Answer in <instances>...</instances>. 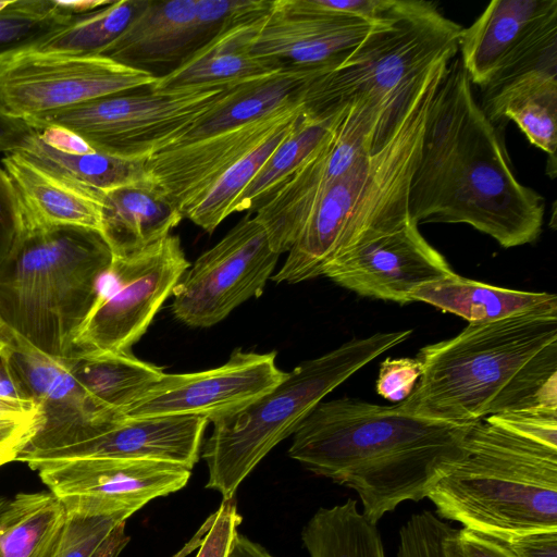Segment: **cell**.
Segmentation results:
<instances>
[{
	"mask_svg": "<svg viewBox=\"0 0 557 557\" xmlns=\"http://www.w3.org/2000/svg\"><path fill=\"white\" fill-rule=\"evenodd\" d=\"M428 498L440 518L485 534L557 530V447L487 417Z\"/></svg>",
	"mask_w": 557,
	"mask_h": 557,
	"instance_id": "obj_5",
	"label": "cell"
},
{
	"mask_svg": "<svg viewBox=\"0 0 557 557\" xmlns=\"http://www.w3.org/2000/svg\"><path fill=\"white\" fill-rule=\"evenodd\" d=\"M461 32L433 2L393 0L337 67L304 87L301 109L326 119L357 101L399 104L426 69L456 55Z\"/></svg>",
	"mask_w": 557,
	"mask_h": 557,
	"instance_id": "obj_8",
	"label": "cell"
},
{
	"mask_svg": "<svg viewBox=\"0 0 557 557\" xmlns=\"http://www.w3.org/2000/svg\"><path fill=\"white\" fill-rule=\"evenodd\" d=\"M412 330L380 332L354 338L306 360L270 392L232 416L216 420L202 458L207 488L234 498L242 482L280 442L293 435L322 399L383 352L407 341Z\"/></svg>",
	"mask_w": 557,
	"mask_h": 557,
	"instance_id": "obj_7",
	"label": "cell"
},
{
	"mask_svg": "<svg viewBox=\"0 0 557 557\" xmlns=\"http://www.w3.org/2000/svg\"><path fill=\"white\" fill-rule=\"evenodd\" d=\"M301 112L237 161L186 212L184 218L189 219L203 231L212 233L228 216L232 203L251 182L281 141L289 134Z\"/></svg>",
	"mask_w": 557,
	"mask_h": 557,
	"instance_id": "obj_35",
	"label": "cell"
},
{
	"mask_svg": "<svg viewBox=\"0 0 557 557\" xmlns=\"http://www.w3.org/2000/svg\"><path fill=\"white\" fill-rule=\"evenodd\" d=\"M1 165L15 189L23 230L76 226L101 234L103 191L40 166L18 151L5 153Z\"/></svg>",
	"mask_w": 557,
	"mask_h": 557,
	"instance_id": "obj_23",
	"label": "cell"
},
{
	"mask_svg": "<svg viewBox=\"0 0 557 557\" xmlns=\"http://www.w3.org/2000/svg\"><path fill=\"white\" fill-rule=\"evenodd\" d=\"M67 512L49 490L0 505V557H59Z\"/></svg>",
	"mask_w": 557,
	"mask_h": 557,
	"instance_id": "obj_31",
	"label": "cell"
},
{
	"mask_svg": "<svg viewBox=\"0 0 557 557\" xmlns=\"http://www.w3.org/2000/svg\"><path fill=\"white\" fill-rule=\"evenodd\" d=\"M258 15L221 30L180 65L157 77L153 90L189 88L245 82L274 73L287 65L251 52L264 16Z\"/></svg>",
	"mask_w": 557,
	"mask_h": 557,
	"instance_id": "obj_24",
	"label": "cell"
},
{
	"mask_svg": "<svg viewBox=\"0 0 557 557\" xmlns=\"http://www.w3.org/2000/svg\"><path fill=\"white\" fill-rule=\"evenodd\" d=\"M393 0H275L271 9L285 12H313L351 15L376 22Z\"/></svg>",
	"mask_w": 557,
	"mask_h": 557,
	"instance_id": "obj_39",
	"label": "cell"
},
{
	"mask_svg": "<svg viewBox=\"0 0 557 557\" xmlns=\"http://www.w3.org/2000/svg\"><path fill=\"white\" fill-rule=\"evenodd\" d=\"M455 273L410 219L358 239L338 252L322 275L362 297L406 305L420 286Z\"/></svg>",
	"mask_w": 557,
	"mask_h": 557,
	"instance_id": "obj_17",
	"label": "cell"
},
{
	"mask_svg": "<svg viewBox=\"0 0 557 557\" xmlns=\"http://www.w3.org/2000/svg\"><path fill=\"white\" fill-rule=\"evenodd\" d=\"M23 230L22 214L13 184L0 165V263Z\"/></svg>",
	"mask_w": 557,
	"mask_h": 557,
	"instance_id": "obj_43",
	"label": "cell"
},
{
	"mask_svg": "<svg viewBox=\"0 0 557 557\" xmlns=\"http://www.w3.org/2000/svg\"><path fill=\"white\" fill-rule=\"evenodd\" d=\"M478 423V422H476ZM476 423H450L354 397L319 403L293 433L290 458L354 490L375 523L428 497L467 453Z\"/></svg>",
	"mask_w": 557,
	"mask_h": 557,
	"instance_id": "obj_2",
	"label": "cell"
},
{
	"mask_svg": "<svg viewBox=\"0 0 557 557\" xmlns=\"http://www.w3.org/2000/svg\"><path fill=\"white\" fill-rule=\"evenodd\" d=\"M449 527L429 510L413 513L399 531L396 557H447Z\"/></svg>",
	"mask_w": 557,
	"mask_h": 557,
	"instance_id": "obj_37",
	"label": "cell"
},
{
	"mask_svg": "<svg viewBox=\"0 0 557 557\" xmlns=\"http://www.w3.org/2000/svg\"><path fill=\"white\" fill-rule=\"evenodd\" d=\"M120 523L107 517L67 513L59 557H91Z\"/></svg>",
	"mask_w": 557,
	"mask_h": 557,
	"instance_id": "obj_38",
	"label": "cell"
},
{
	"mask_svg": "<svg viewBox=\"0 0 557 557\" xmlns=\"http://www.w3.org/2000/svg\"><path fill=\"white\" fill-rule=\"evenodd\" d=\"M129 542L125 522L117 524L91 557H117Z\"/></svg>",
	"mask_w": 557,
	"mask_h": 557,
	"instance_id": "obj_47",
	"label": "cell"
},
{
	"mask_svg": "<svg viewBox=\"0 0 557 557\" xmlns=\"http://www.w3.org/2000/svg\"><path fill=\"white\" fill-rule=\"evenodd\" d=\"M445 547L447 557H513L487 535L467 528L449 527Z\"/></svg>",
	"mask_w": 557,
	"mask_h": 557,
	"instance_id": "obj_44",
	"label": "cell"
},
{
	"mask_svg": "<svg viewBox=\"0 0 557 557\" xmlns=\"http://www.w3.org/2000/svg\"><path fill=\"white\" fill-rule=\"evenodd\" d=\"M410 298L459 315L469 323L493 322L532 311L557 310L555 294L503 288L457 273L420 286Z\"/></svg>",
	"mask_w": 557,
	"mask_h": 557,
	"instance_id": "obj_29",
	"label": "cell"
},
{
	"mask_svg": "<svg viewBox=\"0 0 557 557\" xmlns=\"http://www.w3.org/2000/svg\"><path fill=\"white\" fill-rule=\"evenodd\" d=\"M37 472L67 513L126 522L152 499L182 490L191 470L156 460L91 458L47 465Z\"/></svg>",
	"mask_w": 557,
	"mask_h": 557,
	"instance_id": "obj_15",
	"label": "cell"
},
{
	"mask_svg": "<svg viewBox=\"0 0 557 557\" xmlns=\"http://www.w3.org/2000/svg\"><path fill=\"white\" fill-rule=\"evenodd\" d=\"M239 83L169 90L147 87L143 92L133 90L88 101L29 125L34 129L62 127L97 151L147 159L216 107Z\"/></svg>",
	"mask_w": 557,
	"mask_h": 557,
	"instance_id": "obj_9",
	"label": "cell"
},
{
	"mask_svg": "<svg viewBox=\"0 0 557 557\" xmlns=\"http://www.w3.org/2000/svg\"><path fill=\"white\" fill-rule=\"evenodd\" d=\"M208 423L195 416L121 418L83 430L52 447L23 450L16 461L34 471L47 465L91 458L156 460L191 470L199 460Z\"/></svg>",
	"mask_w": 557,
	"mask_h": 557,
	"instance_id": "obj_18",
	"label": "cell"
},
{
	"mask_svg": "<svg viewBox=\"0 0 557 557\" xmlns=\"http://www.w3.org/2000/svg\"><path fill=\"white\" fill-rule=\"evenodd\" d=\"M242 520L235 498L222 500L206 523L207 533L196 557H228Z\"/></svg>",
	"mask_w": 557,
	"mask_h": 557,
	"instance_id": "obj_40",
	"label": "cell"
},
{
	"mask_svg": "<svg viewBox=\"0 0 557 557\" xmlns=\"http://www.w3.org/2000/svg\"><path fill=\"white\" fill-rule=\"evenodd\" d=\"M408 208L418 226L468 224L504 248L531 244L542 232L544 198L517 180L460 59L449 62L431 101Z\"/></svg>",
	"mask_w": 557,
	"mask_h": 557,
	"instance_id": "obj_1",
	"label": "cell"
},
{
	"mask_svg": "<svg viewBox=\"0 0 557 557\" xmlns=\"http://www.w3.org/2000/svg\"><path fill=\"white\" fill-rule=\"evenodd\" d=\"M374 23L351 15L270 9L252 41L251 52L287 66L329 72L362 41Z\"/></svg>",
	"mask_w": 557,
	"mask_h": 557,
	"instance_id": "obj_21",
	"label": "cell"
},
{
	"mask_svg": "<svg viewBox=\"0 0 557 557\" xmlns=\"http://www.w3.org/2000/svg\"><path fill=\"white\" fill-rule=\"evenodd\" d=\"M276 352L235 349L213 369L166 374L126 407L122 418L195 416L209 422L242 410L286 376L275 362Z\"/></svg>",
	"mask_w": 557,
	"mask_h": 557,
	"instance_id": "obj_16",
	"label": "cell"
},
{
	"mask_svg": "<svg viewBox=\"0 0 557 557\" xmlns=\"http://www.w3.org/2000/svg\"><path fill=\"white\" fill-rule=\"evenodd\" d=\"M485 535L502 545L513 557H557V530H540L522 534Z\"/></svg>",
	"mask_w": 557,
	"mask_h": 557,
	"instance_id": "obj_45",
	"label": "cell"
},
{
	"mask_svg": "<svg viewBox=\"0 0 557 557\" xmlns=\"http://www.w3.org/2000/svg\"><path fill=\"white\" fill-rule=\"evenodd\" d=\"M42 422L40 409L22 418H0V467L16 461Z\"/></svg>",
	"mask_w": 557,
	"mask_h": 557,
	"instance_id": "obj_42",
	"label": "cell"
},
{
	"mask_svg": "<svg viewBox=\"0 0 557 557\" xmlns=\"http://www.w3.org/2000/svg\"><path fill=\"white\" fill-rule=\"evenodd\" d=\"M157 76L104 55L26 50L0 65V107L30 124L99 98L150 87Z\"/></svg>",
	"mask_w": 557,
	"mask_h": 557,
	"instance_id": "obj_12",
	"label": "cell"
},
{
	"mask_svg": "<svg viewBox=\"0 0 557 557\" xmlns=\"http://www.w3.org/2000/svg\"><path fill=\"white\" fill-rule=\"evenodd\" d=\"M0 357L7 362L23 399L33 401L42 416L37 434L25 449H44L85 428L103 423L67 358L47 355L18 335L15 345L1 351Z\"/></svg>",
	"mask_w": 557,
	"mask_h": 557,
	"instance_id": "obj_20",
	"label": "cell"
},
{
	"mask_svg": "<svg viewBox=\"0 0 557 557\" xmlns=\"http://www.w3.org/2000/svg\"><path fill=\"white\" fill-rule=\"evenodd\" d=\"M421 373L422 364L417 358H386L380 364L376 391L389 401L401 403L413 391Z\"/></svg>",
	"mask_w": 557,
	"mask_h": 557,
	"instance_id": "obj_41",
	"label": "cell"
},
{
	"mask_svg": "<svg viewBox=\"0 0 557 557\" xmlns=\"http://www.w3.org/2000/svg\"><path fill=\"white\" fill-rule=\"evenodd\" d=\"M58 4L63 9L66 13L71 15H81L85 14L100 8H103L113 1L110 0H78V1H62L57 0Z\"/></svg>",
	"mask_w": 557,
	"mask_h": 557,
	"instance_id": "obj_51",
	"label": "cell"
},
{
	"mask_svg": "<svg viewBox=\"0 0 557 557\" xmlns=\"http://www.w3.org/2000/svg\"><path fill=\"white\" fill-rule=\"evenodd\" d=\"M75 16L61 9L57 0H11L0 10V65L37 48Z\"/></svg>",
	"mask_w": 557,
	"mask_h": 557,
	"instance_id": "obj_36",
	"label": "cell"
},
{
	"mask_svg": "<svg viewBox=\"0 0 557 557\" xmlns=\"http://www.w3.org/2000/svg\"><path fill=\"white\" fill-rule=\"evenodd\" d=\"M301 112L299 99L268 115L146 159L154 187L183 218L237 161Z\"/></svg>",
	"mask_w": 557,
	"mask_h": 557,
	"instance_id": "obj_19",
	"label": "cell"
},
{
	"mask_svg": "<svg viewBox=\"0 0 557 557\" xmlns=\"http://www.w3.org/2000/svg\"><path fill=\"white\" fill-rule=\"evenodd\" d=\"M148 0H120L76 15L65 27L34 50L74 55H97L112 44L146 7Z\"/></svg>",
	"mask_w": 557,
	"mask_h": 557,
	"instance_id": "obj_34",
	"label": "cell"
},
{
	"mask_svg": "<svg viewBox=\"0 0 557 557\" xmlns=\"http://www.w3.org/2000/svg\"><path fill=\"white\" fill-rule=\"evenodd\" d=\"M557 0H494L462 28L459 58L483 90L557 61Z\"/></svg>",
	"mask_w": 557,
	"mask_h": 557,
	"instance_id": "obj_14",
	"label": "cell"
},
{
	"mask_svg": "<svg viewBox=\"0 0 557 557\" xmlns=\"http://www.w3.org/2000/svg\"><path fill=\"white\" fill-rule=\"evenodd\" d=\"M153 184L103 191L101 235L112 257L138 253L171 234L183 220Z\"/></svg>",
	"mask_w": 557,
	"mask_h": 557,
	"instance_id": "obj_28",
	"label": "cell"
},
{
	"mask_svg": "<svg viewBox=\"0 0 557 557\" xmlns=\"http://www.w3.org/2000/svg\"><path fill=\"white\" fill-rule=\"evenodd\" d=\"M67 361L102 422L121 419L122 411L164 374L131 352L73 356Z\"/></svg>",
	"mask_w": 557,
	"mask_h": 557,
	"instance_id": "obj_30",
	"label": "cell"
},
{
	"mask_svg": "<svg viewBox=\"0 0 557 557\" xmlns=\"http://www.w3.org/2000/svg\"><path fill=\"white\" fill-rule=\"evenodd\" d=\"M196 4L197 0H148L100 55L149 73L156 66L176 67L213 37L197 18Z\"/></svg>",
	"mask_w": 557,
	"mask_h": 557,
	"instance_id": "obj_22",
	"label": "cell"
},
{
	"mask_svg": "<svg viewBox=\"0 0 557 557\" xmlns=\"http://www.w3.org/2000/svg\"><path fill=\"white\" fill-rule=\"evenodd\" d=\"M7 497H2L0 496V505L3 503V500L5 499Z\"/></svg>",
	"mask_w": 557,
	"mask_h": 557,
	"instance_id": "obj_54",
	"label": "cell"
},
{
	"mask_svg": "<svg viewBox=\"0 0 557 557\" xmlns=\"http://www.w3.org/2000/svg\"><path fill=\"white\" fill-rule=\"evenodd\" d=\"M18 152L40 166L100 191L152 184L146 159H125L97 151L58 126L34 129Z\"/></svg>",
	"mask_w": 557,
	"mask_h": 557,
	"instance_id": "obj_25",
	"label": "cell"
},
{
	"mask_svg": "<svg viewBox=\"0 0 557 557\" xmlns=\"http://www.w3.org/2000/svg\"><path fill=\"white\" fill-rule=\"evenodd\" d=\"M0 397L25 400L23 399L9 367L2 357H0Z\"/></svg>",
	"mask_w": 557,
	"mask_h": 557,
	"instance_id": "obj_50",
	"label": "cell"
},
{
	"mask_svg": "<svg viewBox=\"0 0 557 557\" xmlns=\"http://www.w3.org/2000/svg\"><path fill=\"white\" fill-rule=\"evenodd\" d=\"M336 114L326 119H312L302 111L289 134L232 203L228 215L255 210L263 199L306 162L330 134Z\"/></svg>",
	"mask_w": 557,
	"mask_h": 557,
	"instance_id": "obj_33",
	"label": "cell"
},
{
	"mask_svg": "<svg viewBox=\"0 0 557 557\" xmlns=\"http://www.w3.org/2000/svg\"><path fill=\"white\" fill-rule=\"evenodd\" d=\"M111 260L97 231L23 230L0 263V319L35 348L69 358Z\"/></svg>",
	"mask_w": 557,
	"mask_h": 557,
	"instance_id": "obj_6",
	"label": "cell"
},
{
	"mask_svg": "<svg viewBox=\"0 0 557 557\" xmlns=\"http://www.w3.org/2000/svg\"><path fill=\"white\" fill-rule=\"evenodd\" d=\"M422 373L401 410L450 423L557 409V310L469 323L420 348Z\"/></svg>",
	"mask_w": 557,
	"mask_h": 557,
	"instance_id": "obj_3",
	"label": "cell"
},
{
	"mask_svg": "<svg viewBox=\"0 0 557 557\" xmlns=\"http://www.w3.org/2000/svg\"><path fill=\"white\" fill-rule=\"evenodd\" d=\"M38 410L39 408L33 401L0 397V418H22Z\"/></svg>",
	"mask_w": 557,
	"mask_h": 557,
	"instance_id": "obj_49",
	"label": "cell"
},
{
	"mask_svg": "<svg viewBox=\"0 0 557 557\" xmlns=\"http://www.w3.org/2000/svg\"><path fill=\"white\" fill-rule=\"evenodd\" d=\"M189 265L172 234L138 253L112 257L70 357L131 352Z\"/></svg>",
	"mask_w": 557,
	"mask_h": 557,
	"instance_id": "obj_10",
	"label": "cell"
},
{
	"mask_svg": "<svg viewBox=\"0 0 557 557\" xmlns=\"http://www.w3.org/2000/svg\"><path fill=\"white\" fill-rule=\"evenodd\" d=\"M301 540L310 557H385L376 524L352 498L320 508L304 527Z\"/></svg>",
	"mask_w": 557,
	"mask_h": 557,
	"instance_id": "obj_32",
	"label": "cell"
},
{
	"mask_svg": "<svg viewBox=\"0 0 557 557\" xmlns=\"http://www.w3.org/2000/svg\"><path fill=\"white\" fill-rule=\"evenodd\" d=\"M400 108L357 101L336 112L319 148L255 209L274 252H288L323 191L388 138Z\"/></svg>",
	"mask_w": 557,
	"mask_h": 557,
	"instance_id": "obj_11",
	"label": "cell"
},
{
	"mask_svg": "<svg viewBox=\"0 0 557 557\" xmlns=\"http://www.w3.org/2000/svg\"><path fill=\"white\" fill-rule=\"evenodd\" d=\"M33 132L26 121L8 114L0 107V153L18 151Z\"/></svg>",
	"mask_w": 557,
	"mask_h": 557,
	"instance_id": "obj_46",
	"label": "cell"
},
{
	"mask_svg": "<svg viewBox=\"0 0 557 557\" xmlns=\"http://www.w3.org/2000/svg\"><path fill=\"white\" fill-rule=\"evenodd\" d=\"M481 108L494 124L513 121L532 145L556 160L557 61L484 89Z\"/></svg>",
	"mask_w": 557,
	"mask_h": 557,
	"instance_id": "obj_26",
	"label": "cell"
},
{
	"mask_svg": "<svg viewBox=\"0 0 557 557\" xmlns=\"http://www.w3.org/2000/svg\"><path fill=\"white\" fill-rule=\"evenodd\" d=\"M16 338L17 335L0 319V352L12 348Z\"/></svg>",
	"mask_w": 557,
	"mask_h": 557,
	"instance_id": "obj_52",
	"label": "cell"
},
{
	"mask_svg": "<svg viewBox=\"0 0 557 557\" xmlns=\"http://www.w3.org/2000/svg\"><path fill=\"white\" fill-rule=\"evenodd\" d=\"M278 257L262 225L246 214L182 274L172 293L173 314L193 327L219 323L239 305L261 295Z\"/></svg>",
	"mask_w": 557,
	"mask_h": 557,
	"instance_id": "obj_13",
	"label": "cell"
},
{
	"mask_svg": "<svg viewBox=\"0 0 557 557\" xmlns=\"http://www.w3.org/2000/svg\"><path fill=\"white\" fill-rule=\"evenodd\" d=\"M228 557H274L263 546L247 536L236 534Z\"/></svg>",
	"mask_w": 557,
	"mask_h": 557,
	"instance_id": "obj_48",
	"label": "cell"
},
{
	"mask_svg": "<svg viewBox=\"0 0 557 557\" xmlns=\"http://www.w3.org/2000/svg\"><path fill=\"white\" fill-rule=\"evenodd\" d=\"M325 73L319 69L286 66L242 82L216 107L195 121L165 148L182 146L263 117L297 100L308 83Z\"/></svg>",
	"mask_w": 557,
	"mask_h": 557,
	"instance_id": "obj_27",
	"label": "cell"
},
{
	"mask_svg": "<svg viewBox=\"0 0 557 557\" xmlns=\"http://www.w3.org/2000/svg\"><path fill=\"white\" fill-rule=\"evenodd\" d=\"M11 0H0V10L3 9L7 4H9Z\"/></svg>",
	"mask_w": 557,
	"mask_h": 557,
	"instance_id": "obj_53",
	"label": "cell"
},
{
	"mask_svg": "<svg viewBox=\"0 0 557 557\" xmlns=\"http://www.w3.org/2000/svg\"><path fill=\"white\" fill-rule=\"evenodd\" d=\"M451 59L426 69L412 86L388 138L330 185L310 210L277 284L322 275L327 263L358 239L410 220L408 197L431 101Z\"/></svg>",
	"mask_w": 557,
	"mask_h": 557,
	"instance_id": "obj_4",
	"label": "cell"
}]
</instances>
